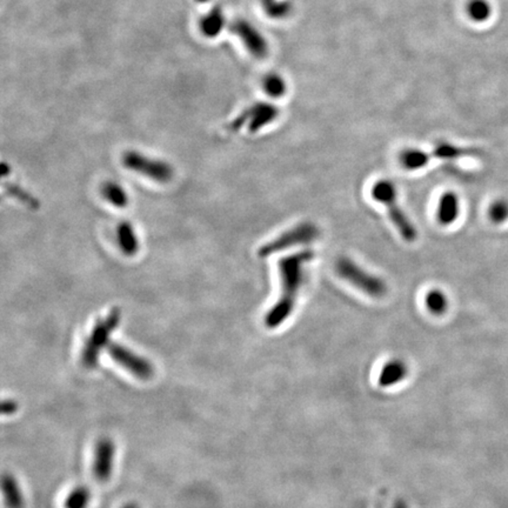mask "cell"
<instances>
[{
    "instance_id": "obj_28",
    "label": "cell",
    "mask_w": 508,
    "mask_h": 508,
    "mask_svg": "<svg viewBox=\"0 0 508 508\" xmlns=\"http://www.w3.org/2000/svg\"><path fill=\"white\" fill-rule=\"evenodd\" d=\"M197 1H200V3H206V1H209V0H197Z\"/></svg>"
},
{
    "instance_id": "obj_3",
    "label": "cell",
    "mask_w": 508,
    "mask_h": 508,
    "mask_svg": "<svg viewBox=\"0 0 508 508\" xmlns=\"http://www.w3.org/2000/svg\"><path fill=\"white\" fill-rule=\"evenodd\" d=\"M372 195L376 200L386 206L390 219L394 224L402 238L405 239L406 242H414L417 239V230L398 205L394 186L387 180H380L374 184Z\"/></svg>"
},
{
    "instance_id": "obj_18",
    "label": "cell",
    "mask_w": 508,
    "mask_h": 508,
    "mask_svg": "<svg viewBox=\"0 0 508 508\" xmlns=\"http://www.w3.org/2000/svg\"><path fill=\"white\" fill-rule=\"evenodd\" d=\"M466 12L473 22H487L492 15V6L487 0H469L466 5Z\"/></svg>"
},
{
    "instance_id": "obj_7",
    "label": "cell",
    "mask_w": 508,
    "mask_h": 508,
    "mask_svg": "<svg viewBox=\"0 0 508 508\" xmlns=\"http://www.w3.org/2000/svg\"><path fill=\"white\" fill-rule=\"evenodd\" d=\"M107 353L111 358L117 362L118 365L126 369L128 373L133 374L139 380H150L153 376V366L146 359L135 355V352L130 351L128 348L117 343H109Z\"/></svg>"
},
{
    "instance_id": "obj_9",
    "label": "cell",
    "mask_w": 508,
    "mask_h": 508,
    "mask_svg": "<svg viewBox=\"0 0 508 508\" xmlns=\"http://www.w3.org/2000/svg\"><path fill=\"white\" fill-rule=\"evenodd\" d=\"M279 116V111L277 107L268 103H258L253 105L251 109L240 114L235 121L232 123V130L238 131L245 124H249V132L256 133L260 128H265L267 125L275 121Z\"/></svg>"
},
{
    "instance_id": "obj_23",
    "label": "cell",
    "mask_w": 508,
    "mask_h": 508,
    "mask_svg": "<svg viewBox=\"0 0 508 508\" xmlns=\"http://www.w3.org/2000/svg\"><path fill=\"white\" fill-rule=\"evenodd\" d=\"M426 306L432 315H444L448 306L446 296L439 289H432L426 296Z\"/></svg>"
},
{
    "instance_id": "obj_15",
    "label": "cell",
    "mask_w": 508,
    "mask_h": 508,
    "mask_svg": "<svg viewBox=\"0 0 508 508\" xmlns=\"http://www.w3.org/2000/svg\"><path fill=\"white\" fill-rule=\"evenodd\" d=\"M430 158H431V156L424 152V151L417 150V149H409V150H405L400 154V163L407 170L416 171V170L426 166L428 161H430Z\"/></svg>"
},
{
    "instance_id": "obj_5",
    "label": "cell",
    "mask_w": 508,
    "mask_h": 508,
    "mask_svg": "<svg viewBox=\"0 0 508 508\" xmlns=\"http://www.w3.org/2000/svg\"><path fill=\"white\" fill-rule=\"evenodd\" d=\"M319 232L318 227L312 223H301L293 228L286 231L285 233L280 234L278 238L273 239L272 242H267L265 245L261 246L259 249L260 256H270L273 253L285 251V249H291L293 246L303 245V244H310L315 242L318 238Z\"/></svg>"
},
{
    "instance_id": "obj_8",
    "label": "cell",
    "mask_w": 508,
    "mask_h": 508,
    "mask_svg": "<svg viewBox=\"0 0 508 508\" xmlns=\"http://www.w3.org/2000/svg\"><path fill=\"white\" fill-rule=\"evenodd\" d=\"M231 32L240 39L246 50L256 59L266 58L268 55V44L263 34L246 20H235L231 25Z\"/></svg>"
},
{
    "instance_id": "obj_6",
    "label": "cell",
    "mask_w": 508,
    "mask_h": 508,
    "mask_svg": "<svg viewBox=\"0 0 508 508\" xmlns=\"http://www.w3.org/2000/svg\"><path fill=\"white\" fill-rule=\"evenodd\" d=\"M123 164L130 171L143 174L157 183L166 184L172 179L173 170L170 165L164 161L145 157L135 151L124 154Z\"/></svg>"
},
{
    "instance_id": "obj_1",
    "label": "cell",
    "mask_w": 508,
    "mask_h": 508,
    "mask_svg": "<svg viewBox=\"0 0 508 508\" xmlns=\"http://www.w3.org/2000/svg\"><path fill=\"white\" fill-rule=\"evenodd\" d=\"M315 253L311 249H303L293 256L279 260V273L282 278V293L273 308H270L265 324L268 329H275L285 322L292 315L296 298L303 282V267L311 261Z\"/></svg>"
},
{
    "instance_id": "obj_26",
    "label": "cell",
    "mask_w": 508,
    "mask_h": 508,
    "mask_svg": "<svg viewBox=\"0 0 508 508\" xmlns=\"http://www.w3.org/2000/svg\"><path fill=\"white\" fill-rule=\"evenodd\" d=\"M17 410H18V405L12 399L4 400L3 404H1V413L4 414V416H11Z\"/></svg>"
},
{
    "instance_id": "obj_22",
    "label": "cell",
    "mask_w": 508,
    "mask_h": 508,
    "mask_svg": "<svg viewBox=\"0 0 508 508\" xmlns=\"http://www.w3.org/2000/svg\"><path fill=\"white\" fill-rule=\"evenodd\" d=\"M263 88L267 95L273 98H280L285 95L287 85L282 76L277 74H267L263 81Z\"/></svg>"
},
{
    "instance_id": "obj_24",
    "label": "cell",
    "mask_w": 508,
    "mask_h": 508,
    "mask_svg": "<svg viewBox=\"0 0 508 508\" xmlns=\"http://www.w3.org/2000/svg\"><path fill=\"white\" fill-rule=\"evenodd\" d=\"M6 187H8L6 188L8 193L22 201L24 205L29 206V209H39V201H37V199L33 198L31 194L27 193L26 191L15 185H6Z\"/></svg>"
},
{
    "instance_id": "obj_13",
    "label": "cell",
    "mask_w": 508,
    "mask_h": 508,
    "mask_svg": "<svg viewBox=\"0 0 508 508\" xmlns=\"http://www.w3.org/2000/svg\"><path fill=\"white\" fill-rule=\"evenodd\" d=\"M225 26V17L221 8H213L210 13L204 15L200 20V29L202 34L207 38H214L223 31Z\"/></svg>"
},
{
    "instance_id": "obj_10",
    "label": "cell",
    "mask_w": 508,
    "mask_h": 508,
    "mask_svg": "<svg viewBox=\"0 0 508 508\" xmlns=\"http://www.w3.org/2000/svg\"><path fill=\"white\" fill-rule=\"evenodd\" d=\"M116 446L110 438L99 439L95 445L92 472L98 483H107L114 469Z\"/></svg>"
},
{
    "instance_id": "obj_20",
    "label": "cell",
    "mask_w": 508,
    "mask_h": 508,
    "mask_svg": "<svg viewBox=\"0 0 508 508\" xmlns=\"http://www.w3.org/2000/svg\"><path fill=\"white\" fill-rule=\"evenodd\" d=\"M263 10L270 18L285 19L292 11V5L287 0H261Z\"/></svg>"
},
{
    "instance_id": "obj_27",
    "label": "cell",
    "mask_w": 508,
    "mask_h": 508,
    "mask_svg": "<svg viewBox=\"0 0 508 508\" xmlns=\"http://www.w3.org/2000/svg\"><path fill=\"white\" fill-rule=\"evenodd\" d=\"M123 508H139L135 504H126Z\"/></svg>"
},
{
    "instance_id": "obj_12",
    "label": "cell",
    "mask_w": 508,
    "mask_h": 508,
    "mask_svg": "<svg viewBox=\"0 0 508 508\" xmlns=\"http://www.w3.org/2000/svg\"><path fill=\"white\" fill-rule=\"evenodd\" d=\"M1 490L4 495L5 504L8 508H24L25 500L17 480L11 474H5L1 479Z\"/></svg>"
},
{
    "instance_id": "obj_16",
    "label": "cell",
    "mask_w": 508,
    "mask_h": 508,
    "mask_svg": "<svg viewBox=\"0 0 508 508\" xmlns=\"http://www.w3.org/2000/svg\"><path fill=\"white\" fill-rule=\"evenodd\" d=\"M102 195L105 200L116 206L118 209H124L128 204V197L118 184L107 181L102 186Z\"/></svg>"
},
{
    "instance_id": "obj_17",
    "label": "cell",
    "mask_w": 508,
    "mask_h": 508,
    "mask_svg": "<svg viewBox=\"0 0 508 508\" xmlns=\"http://www.w3.org/2000/svg\"><path fill=\"white\" fill-rule=\"evenodd\" d=\"M406 376V366L399 360L388 362L384 366L380 373V384L383 386H390L392 384H397L404 379Z\"/></svg>"
},
{
    "instance_id": "obj_11",
    "label": "cell",
    "mask_w": 508,
    "mask_h": 508,
    "mask_svg": "<svg viewBox=\"0 0 508 508\" xmlns=\"http://www.w3.org/2000/svg\"><path fill=\"white\" fill-rule=\"evenodd\" d=\"M459 216V200L455 194L447 192L443 194L438 206V220L445 226L453 224Z\"/></svg>"
},
{
    "instance_id": "obj_14",
    "label": "cell",
    "mask_w": 508,
    "mask_h": 508,
    "mask_svg": "<svg viewBox=\"0 0 508 508\" xmlns=\"http://www.w3.org/2000/svg\"><path fill=\"white\" fill-rule=\"evenodd\" d=\"M117 234L119 247L125 253V256H135V253L138 252L139 245H138V239L135 237V230L131 226V224L128 221L119 224Z\"/></svg>"
},
{
    "instance_id": "obj_19",
    "label": "cell",
    "mask_w": 508,
    "mask_h": 508,
    "mask_svg": "<svg viewBox=\"0 0 508 508\" xmlns=\"http://www.w3.org/2000/svg\"><path fill=\"white\" fill-rule=\"evenodd\" d=\"M478 153L476 150L471 149H462L448 143H441L437 145L432 156L439 159H457V158L466 157V156H474Z\"/></svg>"
},
{
    "instance_id": "obj_2",
    "label": "cell",
    "mask_w": 508,
    "mask_h": 508,
    "mask_svg": "<svg viewBox=\"0 0 508 508\" xmlns=\"http://www.w3.org/2000/svg\"><path fill=\"white\" fill-rule=\"evenodd\" d=\"M121 320L119 308H112L107 318L99 319L92 329L81 352V362L86 369H95L98 365L99 355L104 348H107L111 333L114 332Z\"/></svg>"
},
{
    "instance_id": "obj_4",
    "label": "cell",
    "mask_w": 508,
    "mask_h": 508,
    "mask_svg": "<svg viewBox=\"0 0 508 508\" xmlns=\"http://www.w3.org/2000/svg\"><path fill=\"white\" fill-rule=\"evenodd\" d=\"M336 270L341 278L366 293L367 296L381 298L387 292V286L383 279L371 275L369 272L357 265L353 260L341 258L336 263Z\"/></svg>"
},
{
    "instance_id": "obj_21",
    "label": "cell",
    "mask_w": 508,
    "mask_h": 508,
    "mask_svg": "<svg viewBox=\"0 0 508 508\" xmlns=\"http://www.w3.org/2000/svg\"><path fill=\"white\" fill-rule=\"evenodd\" d=\"M91 502V492L88 487L77 486L66 497L65 508H88Z\"/></svg>"
},
{
    "instance_id": "obj_25",
    "label": "cell",
    "mask_w": 508,
    "mask_h": 508,
    "mask_svg": "<svg viewBox=\"0 0 508 508\" xmlns=\"http://www.w3.org/2000/svg\"><path fill=\"white\" fill-rule=\"evenodd\" d=\"M490 219L493 223H504V220L508 219V204L504 200H497L490 205V211H488Z\"/></svg>"
}]
</instances>
